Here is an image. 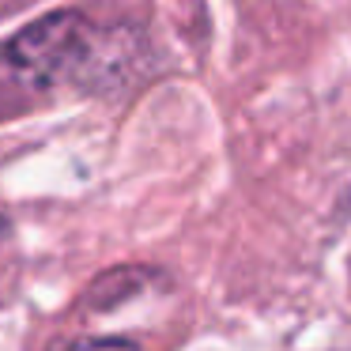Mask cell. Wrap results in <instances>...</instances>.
<instances>
[{
	"label": "cell",
	"mask_w": 351,
	"mask_h": 351,
	"mask_svg": "<svg viewBox=\"0 0 351 351\" xmlns=\"http://www.w3.org/2000/svg\"><path fill=\"white\" fill-rule=\"evenodd\" d=\"M12 69L38 84L102 87L136 64V38L125 31H102L84 12H49L12 38Z\"/></svg>",
	"instance_id": "cell-1"
},
{
	"label": "cell",
	"mask_w": 351,
	"mask_h": 351,
	"mask_svg": "<svg viewBox=\"0 0 351 351\" xmlns=\"http://www.w3.org/2000/svg\"><path fill=\"white\" fill-rule=\"evenodd\" d=\"M49 351H136L132 340H121V336H99V340H61L53 343Z\"/></svg>",
	"instance_id": "cell-2"
},
{
	"label": "cell",
	"mask_w": 351,
	"mask_h": 351,
	"mask_svg": "<svg viewBox=\"0 0 351 351\" xmlns=\"http://www.w3.org/2000/svg\"><path fill=\"white\" fill-rule=\"evenodd\" d=\"M0 230H4V219H0Z\"/></svg>",
	"instance_id": "cell-3"
}]
</instances>
